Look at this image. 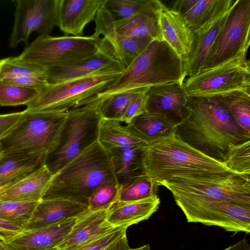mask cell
<instances>
[{
	"label": "cell",
	"mask_w": 250,
	"mask_h": 250,
	"mask_svg": "<svg viewBox=\"0 0 250 250\" xmlns=\"http://www.w3.org/2000/svg\"><path fill=\"white\" fill-rule=\"evenodd\" d=\"M157 11L162 40L169 45L184 63L192 48L193 32L179 13L167 7L159 0Z\"/></svg>",
	"instance_id": "2e32d148"
},
{
	"label": "cell",
	"mask_w": 250,
	"mask_h": 250,
	"mask_svg": "<svg viewBox=\"0 0 250 250\" xmlns=\"http://www.w3.org/2000/svg\"><path fill=\"white\" fill-rule=\"evenodd\" d=\"M189 116L174 128V135L220 162L229 148L250 140L247 133L214 97L188 96Z\"/></svg>",
	"instance_id": "6da1fadb"
},
{
	"label": "cell",
	"mask_w": 250,
	"mask_h": 250,
	"mask_svg": "<svg viewBox=\"0 0 250 250\" xmlns=\"http://www.w3.org/2000/svg\"><path fill=\"white\" fill-rule=\"evenodd\" d=\"M149 0H104L103 5L115 21L128 18L145 7Z\"/></svg>",
	"instance_id": "f35d334b"
},
{
	"label": "cell",
	"mask_w": 250,
	"mask_h": 250,
	"mask_svg": "<svg viewBox=\"0 0 250 250\" xmlns=\"http://www.w3.org/2000/svg\"><path fill=\"white\" fill-rule=\"evenodd\" d=\"M129 125L148 144L174 135V128L158 114L144 112L134 118Z\"/></svg>",
	"instance_id": "f546056e"
},
{
	"label": "cell",
	"mask_w": 250,
	"mask_h": 250,
	"mask_svg": "<svg viewBox=\"0 0 250 250\" xmlns=\"http://www.w3.org/2000/svg\"><path fill=\"white\" fill-rule=\"evenodd\" d=\"M128 250H151L149 244H146L145 245H144L142 247L137 248H134V249H131L130 248Z\"/></svg>",
	"instance_id": "681fc988"
},
{
	"label": "cell",
	"mask_w": 250,
	"mask_h": 250,
	"mask_svg": "<svg viewBox=\"0 0 250 250\" xmlns=\"http://www.w3.org/2000/svg\"><path fill=\"white\" fill-rule=\"evenodd\" d=\"M0 228L20 233H21L23 231V229L1 218H0Z\"/></svg>",
	"instance_id": "7dc6e473"
},
{
	"label": "cell",
	"mask_w": 250,
	"mask_h": 250,
	"mask_svg": "<svg viewBox=\"0 0 250 250\" xmlns=\"http://www.w3.org/2000/svg\"><path fill=\"white\" fill-rule=\"evenodd\" d=\"M102 119L97 101H87L66 112L58 145L45 162L53 174L98 140Z\"/></svg>",
	"instance_id": "52a82bcc"
},
{
	"label": "cell",
	"mask_w": 250,
	"mask_h": 250,
	"mask_svg": "<svg viewBox=\"0 0 250 250\" xmlns=\"http://www.w3.org/2000/svg\"><path fill=\"white\" fill-rule=\"evenodd\" d=\"M39 202L0 200V218L21 227L24 230Z\"/></svg>",
	"instance_id": "836d02e7"
},
{
	"label": "cell",
	"mask_w": 250,
	"mask_h": 250,
	"mask_svg": "<svg viewBox=\"0 0 250 250\" xmlns=\"http://www.w3.org/2000/svg\"><path fill=\"white\" fill-rule=\"evenodd\" d=\"M122 187L117 181L104 183L98 187L88 200V208L91 211L109 209L118 202Z\"/></svg>",
	"instance_id": "e575fe53"
},
{
	"label": "cell",
	"mask_w": 250,
	"mask_h": 250,
	"mask_svg": "<svg viewBox=\"0 0 250 250\" xmlns=\"http://www.w3.org/2000/svg\"><path fill=\"white\" fill-rule=\"evenodd\" d=\"M142 165L144 172L158 186L174 176L233 173L223 162L206 155L175 135L146 146Z\"/></svg>",
	"instance_id": "3957f363"
},
{
	"label": "cell",
	"mask_w": 250,
	"mask_h": 250,
	"mask_svg": "<svg viewBox=\"0 0 250 250\" xmlns=\"http://www.w3.org/2000/svg\"><path fill=\"white\" fill-rule=\"evenodd\" d=\"M0 250H17L8 244L4 242L3 245H0Z\"/></svg>",
	"instance_id": "c3c4849f"
},
{
	"label": "cell",
	"mask_w": 250,
	"mask_h": 250,
	"mask_svg": "<svg viewBox=\"0 0 250 250\" xmlns=\"http://www.w3.org/2000/svg\"><path fill=\"white\" fill-rule=\"evenodd\" d=\"M230 10L210 25L193 32L192 48L187 61L184 63L186 77L193 75L202 69L209 51Z\"/></svg>",
	"instance_id": "d4e9b609"
},
{
	"label": "cell",
	"mask_w": 250,
	"mask_h": 250,
	"mask_svg": "<svg viewBox=\"0 0 250 250\" xmlns=\"http://www.w3.org/2000/svg\"><path fill=\"white\" fill-rule=\"evenodd\" d=\"M2 156V154L0 152V159L1 158Z\"/></svg>",
	"instance_id": "816d5d0a"
},
{
	"label": "cell",
	"mask_w": 250,
	"mask_h": 250,
	"mask_svg": "<svg viewBox=\"0 0 250 250\" xmlns=\"http://www.w3.org/2000/svg\"><path fill=\"white\" fill-rule=\"evenodd\" d=\"M100 37L39 36L17 57L45 69L67 65L89 57L100 49Z\"/></svg>",
	"instance_id": "9c48e42d"
},
{
	"label": "cell",
	"mask_w": 250,
	"mask_h": 250,
	"mask_svg": "<svg viewBox=\"0 0 250 250\" xmlns=\"http://www.w3.org/2000/svg\"><path fill=\"white\" fill-rule=\"evenodd\" d=\"M146 112L164 117L174 128L189 115L188 96L179 83L149 87L146 92Z\"/></svg>",
	"instance_id": "5bb4252c"
},
{
	"label": "cell",
	"mask_w": 250,
	"mask_h": 250,
	"mask_svg": "<svg viewBox=\"0 0 250 250\" xmlns=\"http://www.w3.org/2000/svg\"><path fill=\"white\" fill-rule=\"evenodd\" d=\"M104 38L111 46L115 58L124 70L146 48L153 39L129 37L118 34L115 28Z\"/></svg>",
	"instance_id": "f1b7e54d"
},
{
	"label": "cell",
	"mask_w": 250,
	"mask_h": 250,
	"mask_svg": "<svg viewBox=\"0 0 250 250\" xmlns=\"http://www.w3.org/2000/svg\"><path fill=\"white\" fill-rule=\"evenodd\" d=\"M118 63L111 46L103 37L99 50L93 55L71 64L46 68L47 83L54 84L84 77Z\"/></svg>",
	"instance_id": "9a60e30c"
},
{
	"label": "cell",
	"mask_w": 250,
	"mask_h": 250,
	"mask_svg": "<svg viewBox=\"0 0 250 250\" xmlns=\"http://www.w3.org/2000/svg\"><path fill=\"white\" fill-rule=\"evenodd\" d=\"M157 195L136 201L117 203L109 210L107 221L115 227H129L148 219L158 210Z\"/></svg>",
	"instance_id": "cb8c5ba5"
},
{
	"label": "cell",
	"mask_w": 250,
	"mask_h": 250,
	"mask_svg": "<svg viewBox=\"0 0 250 250\" xmlns=\"http://www.w3.org/2000/svg\"><path fill=\"white\" fill-rule=\"evenodd\" d=\"M182 88L188 97H213L233 91L250 93V60L237 58L188 77Z\"/></svg>",
	"instance_id": "8fae6325"
},
{
	"label": "cell",
	"mask_w": 250,
	"mask_h": 250,
	"mask_svg": "<svg viewBox=\"0 0 250 250\" xmlns=\"http://www.w3.org/2000/svg\"><path fill=\"white\" fill-rule=\"evenodd\" d=\"M20 233L0 228V241L7 242Z\"/></svg>",
	"instance_id": "bcb514c9"
},
{
	"label": "cell",
	"mask_w": 250,
	"mask_h": 250,
	"mask_svg": "<svg viewBox=\"0 0 250 250\" xmlns=\"http://www.w3.org/2000/svg\"><path fill=\"white\" fill-rule=\"evenodd\" d=\"M223 163L234 173L250 176V140L230 146Z\"/></svg>",
	"instance_id": "74e56055"
},
{
	"label": "cell",
	"mask_w": 250,
	"mask_h": 250,
	"mask_svg": "<svg viewBox=\"0 0 250 250\" xmlns=\"http://www.w3.org/2000/svg\"><path fill=\"white\" fill-rule=\"evenodd\" d=\"M250 0H236L207 57L202 69L246 58L250 44Z\"/></svg>",
	"instance_id": "7c38bea8"
},
{
	"label": "cell",
	"mask_w": 250,
	"mask_h": 250,
	"mask_svg": "<svg viewBox=\"0 0 250 250\" xmlns=\"http://www.w3.org/2000/svg\"><path fill=\"white\" fill-rule=\"evenodd\" d=\"M24 111L0 115V140L9 134L24 119Z\"/></svg>",
	"instance_id": "b9f144b4"
},
{
	"label": "cell",
	"mask_w": 250,
	"mask_h": 250,
	"mask_svg": "<svg viewBox=\"0 0 250 250\" xmlns=\"http://www.w3.org/2000/svg\"><path fill=\"white\" fill-rule=\"evenodd\" d=\"M213 97L250 134V93L236 91Z\"/></svg>",
	"instance_id": "4dcf8cb0"
},
{
	"label": "cell",
	"mask_w": 250,
	"mask_h": 250,
	"mask_svg": "<svg viewBox=\"0 0 250 250\" xmlns=\"http://www.w3.org/2000/svg\"><path fill=\"white\" fill-rule=\"evenodd\" d=\"M45 164L15 184L0 192V200L21 202L41 201L53 176Z\"/></svg>",
	"instance_id": "603a6c76"
},
{
	"label": "cell",
	"mask_w": 250,
	"mask_h": 250,
	"mask_svg": "<svg viewBox=\"0 0 250 250\" xmlns=\"http://www.w3.org/2000/svg\"><path fill=\"white\" fill-rule=\"evenodd\" d=\"M110 209L97 211L88 209L79 216L68 234L53 250H73L119 228L107 221Z\"/></svg>",
	"instance_id": "d6986e66"
},
{
	"label": "cell",
	"mask_w": 250,
	"mask_h": 250,
	"mask_svg": "<svg viewBox=\"0 0 250 250\" xmlns=\"http://www.w3.org/2000/svg\"><path fill=\"white\" fill-rule=\"evenodd\" d=\"M148 88L133 89L114 94L102 100L93 101L98 102L99 110L102 119L121 122L131 100L139 94L146 91Z\"/></svg>",
	"instance_id": "1f68e13d"
},
{
	"label": "cell",
	"mask_w": 250,
	"mask_h": 250,
	"mask_svg": "<svg viewBox=\"0 0 250 250\" xmlns=\"http://www.w3.org/2000/svg\"><path fill=\"white\" fill-rule=\"evenodd\" d=\"M3 243H4V242H3L0 241V245H3Z\"/></svg>",
	"instance_id": "f907efd6"
},
{
	"label": "cell",
	"mask_w": 250,
	"mask_h": 250,
	"mask_svg": "<svg viewBox=\"0 0 250 250\" xmlns=\"http://www.w3.org/2000/svg\"><path fill=\"white\" fill-rule=\"evenodd\" d=\"M250 178L234 173L174 176L161 185L172 195H198L250 207Z\"/></svg>",
	"instance_id": "ba28073f"
},
{
	"label": "cell",
	"mask_w": 250,
	"mask_h": 250,
	"mask_svg": "<svg viewBox=\"0 0 250 250\" xmlns=\"http://www.w3.org/2000/svg\"><path fill=\"white\" fill-rule=\"evenodd\" d=\"M79 216L37 229L23 230L5 243L17 250H53L68 234Z\"/></svg>",
	"instance_id": "ffe728a7"
},
{
	"label": "cell",
	"mask_w": 250,
	"mask_h": 250,
	"mask_svg": "<svg viewBox=\"0 0 250 250\" xmlns=\"http://www.w3.org/2000/svg\"><path fill=\"white\" fill-rule=\"evenodd\" d=\"M186 78L182 60L164 41L153 40L115 81L90 99L102 100L129 90L167 83L183 84Z\"/></svg>",
	"instance_id": "277c9868"
},
{
	"label": "cell",
	"mask_w": 250,
	"mask_h": 250,
	"mask_svg": "<svg viewBox=\"0 0 250 250\" xmlns=\"http://www.w3.org/2000/svg\"><path fill=\"white\" fill-rule=\"evenodd\" d=\"M235 0H178L171 9L181 15L188 27L194 32L207 27L228 12Z\"/></svg>",
	"instance_id": "e0dca14e"
},
{
	"label": "cell",
	"mask_w": 250,
	"mask_h": 250,
	"mask_svg": "<svg viewBox=\"0 0 250 250\" xmlns=\"http://www.w3.org/2000/svg\"><path fill=\"white\" fill-rule=\"evenodd\" d=\"M40 89L20 86L0 81V105H26L37 96Z\"/></svg>",
	"instance_id": "8d00e7d4"
},
{
	"label": "cell",
	"mask_w": 250,
	"mask_h": 250,
	"mask_svg": "<svg viewBox=\"0 0 250 250\" xmlns=\"http://www.w3.org/2000/svg\"><path fill=\"white\" fill-rule=\"evenodd\" d=\"M189 223L215 226L236 234L250 232V207L204 196L173 195Z\"/></svg>",
	"instance_id": "30bf717a"
},
{
	"label": "cell",
	"mask_w": 250,
	"mask_h": 250,
	"mask_svg": "<svg viewBox=\"0 0 250 250\" xmlns=\"http://www.w3.org/2000/svg\"><path fill=\"white\" fill-rule=\"evenodd\" d=\"M88 210L85 204L62 198L42 199L24 229L30 231L77 217Z\"/></svg>",
	"instance_id": "ac0fdd59"
},
{
	"label": "cell",
	"mask_w": 250,
	"mask_h": 250,
	"mask_svg": "<svg viewBox=\"0 0 250 250\" xmlns=\"http://www.w3.org/2000/svg\"><path fill=\"white\" fill-rule=\"evenodd\" d=\"M104 0H61L58 26L65 35L82 36L85 26L94 20Z\"/></svg>",
	"instance_id": "44dd1931"
},
{
	"label": "cell",
	"mask_w": 250,
	"mask_h": 250,
	"mask_svg": "<svg viewBox=\"0 0 250 250\" xmlns=\"http://www.w3.org/2000/svg\"><path fill=\"white\" fill-rule=\"evenodd\" d=\"M158 2V0H149L145 7L132 16L115 21L116 32L125 37L162 40L157 11Z\"/></svg>",
	"instance_id": "7402d4cb"
},
{
	"label": "cell",
	"mask_w": 250,
	"mask_h": 250,
	"mask_svg": "<svg viewBox=\"0 0 250 250\" xmlns=\"http://www.w3.org/2000/svg\"><path fill=\"white\" fill-rule=\"evenodd\" d=\"M99 142L106 148H125L147 145L129 125L102 119L99 126Z\"/></svg>",
	"instance_id": "83f0119b"
},
{
	"label": "cell",
	"mask_w": 250,
	"mask_h": 250,
	"mask_svg": "<svg viewBox=\"0 0 250 250\" xmlns=\"http://www.w3.org/2000/svg\"><path fill=\"white\" fill-rule=\"evenodd\" d=\"M223 250H250V244L246 237Z\"/></svg>",
	"instance_id": "f6af8a7d"
},
{
	"label": "cell",
	"mask_w": 250,
	"mask_h": 250,
	"mask_svg": "<svg viewBox=\"0 0 250 250\" xmlns=\"http://www.w3.org/2000/svg\"><path fill=\"white\" fill-rule=\"evenodd\" d=\"M109 181H117L111 155L98 140L53 175L42 199H69L88 206L93 191Z\"/></svg>",
	"instance_id": "7a4b0ae2"
},
{
	"label": "cell",
	"mask_w": 250,
	"mask_h": 250,
	"mask_svg": "<svg viewBox=\"0 0 250 250\" xmlns=\"http://www.w3.org/2000/svg\"><path fill=\"white\" fill-rule=\"evenodd\" d=\"M146 91L139 94L131 100L122 117L121 123L129 125L134 118L146 112Z\"/></svg>",
	"instance_id": "60d3db41"
},
{
	"label": "cell",
	"mask_w": 250,
	"mask_h": 250,
	"mask_svg": "<svg viewBox=\"0 0 250 250\" xmlns=\"http://www.w3.org/2000/svg\"><path fill=\"white\" fill-rule=\"evenodd\" d=\"M45 69L9 57L0 60V81L28 76L45 75Z\"/></svg>",
	"instance_id": "d590c367"
},
{
	"label": "cell",
	"mask_w": 250,
	"mask_h": 250,
	"mask_svg": "<svg viewBox=\"0 0 250 250\" xmlns=\"http://www.w3.org/2000/svg\"><path fill=\"white\" fill-rule=\"evenodd\" d=\"M61 0H18L15 12L10 46L15 47L21 42L26 45L33 31L39 36L50 35L58 25Z\"/></svg>",
	"instance_id": "4fadbf2b"
},
{
	"label": "cell",
	"mask_w": 250,
	"mask_h": 250,
	"mask_svg": "<svg viewBox=\"0 0 250 250\" xmlns=\"http://www.w3.org/2000/svg\"></svg>",
	"instance_id": "f5cc1de1"
},
{
	"label": "cell",
	"mask_w": 250,
	"mask_h": 250,
	"mask_svg": "<svg viewBox=\"0 0 250 250\" xmlns=\"http://www.w3.org/2000/svg\"><path fill=\"white\" fill-rule=\"evenodd\" d=\"M118 63L90 75L41 88L37 96L26 105L25 112L64 113L81 106L100 92L124 71Z\"/></svg>",
	"instance_id": "5b68a950"
},
{
	"label": "cell",
	"mask_w": 250,
	"mask_h": 250,
	"mask_svg": "<svg viewBox=\"0 0 250 250\" xmlns=\"http://www.w3.org/2000/svg\"><path fill=\"white\" fill-rule=\"evenodd\" d=\"M24 112L22 121L0 140V153L47 157L58 145L66 113Z\"/></svg>",
	"instance_id": "8992f818"
},
{
	"label": "cell",
	"mask_w": 250,
	"mask_h": 250,
	"mask_svg": "<svg viewBox=\"0 0 250 250\" xmlns=\"http://www.w3.org/2000/svg\"><path fill=\"white\" fill-rule=\"evenodd\" d=\"M146 146L107 149L111 155L117 181L122 187L145 173L143 168L142 155L143 149Z\"/></svg>",
	"instance_id": "4316f807"
},
{
	"label": "cell",
	"mask_w": 250,
	"mask_h": 250,
	"mask_svg": "<svg viewBox=\"0 0 250 250\" xmlns=\"http://www.w3.org/2000/svg\"><path fill=\"white\" fill-rule=\"evenodd\" d=\"M127 227H121L72 250H103L126 235Z\"/></svg>",
	"instance_id": "ab89813d"
},
{
	"label": "cell",
	"mask_w": 250,
	"mask_h": 250,
	"mask_svg": "<svg viewBox=\"0 0 250 250\" xmlns=\"http://www.w3.org/2000/svg\"><path fill=\"white\" fill-rule=\"evenodd\" d=\"M157 187L149 176L142 174L122 187L117 203L136 201L157 195Z\"/></svg>",
	"instance_id": "d6a6232c"
},
{
	"label": "cell",
	"mask_w": 250,
	"mask_h": 250,
	"mask_svg": "<svg viewBox=\"0 0 250 250\" xmlns=\"http://www.w3.org/2000/svg\"><path fill=\"white\" fill-rule=\"evenodd\" d=\"M130 248L126 235H125L114 242L103 250H128Z\"/></svg>",
	"instance_id": "ee69618b"
},
{
	"label": "cell",
	"mask_w": 250,
	"mask_h": 250,
	"mask_svg": "<svg viewBox=\"0 0 250 250\" xmlns=\"http://www.w3.org/2000/svg\"><path fill=\"white\" fill-rule=\"evenodd\" d=\"M44 155H3L0 159V192L45 164Z\"/></svg>",
	"instance_id": "484cf974"
},
{
	"label": "cell",
	"mask_w": 250,
	"mask_h": 250,
	"mask_svg": "<svg viewBox=\"0 0 250 250\" xmlns=\"http://www.w3.org/2000/svg\"><path fill=\"white\" fill-rule=\"evenodd\" d=\"M2 81L20 86L34 88H41L48 84L46 75L21 77Z\"/></svg>",
	"instance_id": "7bdbcfd3"
}]
</instances>
